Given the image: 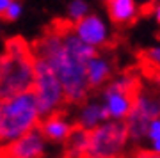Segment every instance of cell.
<instances>
[{
  "label": "cell",
  "instance_id": "obj_21",
  "mask_svg": "<svg viewBox=\"0 0 160 158\" xmlns=\"http://www.w3.org/2000/svg\"><path fill=\"white\" fill-rule=\"evenodd\" d=\"M153 18H155V22H157V25L160 27V2L155 6V9H153Z\"/></svg>",
  "mask_w": 160,
  "mask_h": 158
},
{
  "label": "cell",
  "instance_id": "obj_2",
  "mask_svg": "<svg viewBox=\"0 0 160 158\" xmlns=\"http://www.w3.org/2000/svg\"><path fill=\"white\" fill-rule=\"evenodd\" d=\"M34 61L32 46L23 37L6 41L0 53V101L32 89Z\"/></svg>",
  "mask_w": 160,
  "mask_h": 158
},
{
  "label": "cell",
  "instance_id": "obj_5",
  "mask_svg": "<svg viewBox=\"0 0 160 158\" xmlns=\"http://www.w3.org/2000/svg\"><path fill=\"white\" fill-rule=\"evenodd\" d=\"M30 92L34 94L41 119L48 117L52 114L62 112L64 105H66L64 91L57 75L41 59L34 61V84H32Z\"/></svg>",
  "mask_w": 160,
  "mask_h": 158
},
{
  "label": "cell",
  "instance_id": "obj_7",
  "mask_svg": "<svg viewBox=\"0 0 160 158\" xmlns=\"http://www.w3.org/2000/svg\"><path fill=\"white\" fill-rule=\"evenodd\" d=\"M160 117V94L157 91L139 87L137 94L133 98V105L125 119L126 130H128V139L135 144L146 139V128L149 121Z\"/></svg>",
  "mask_w": 160,
  "mask_h": 158
},
{
  "label": "cell",
  "instance_id": "obj_10",
  "mask_svg": "<svg viewBox=\"0 0 160 158\" xmlns=\"http://www.w3.org/2000/svg\"><path fill=\"white\" fill-rule=\"evenodd\" d=\"M38 130L46 142H55V144H64L73 133L75 124L69 121L62 112L52 114L48 117H43L39 121Z\"/></svg>",
  "mask_w": 160,
  "mask_h": 158
},
{
  "label": "cell",
  "instance_id": "obj_12",
  "mask_svg": "<svg viewBox=\"0 0 160 158\" xmlns=\"http://www.w3.org/2000/svg\"><path fill=\"white\" fill-rule=\"evenodd\" d=\"M105 121H109L107 112L103 108L100 100H87L82 105H78V112L75 116V128L80 130L91 131L94 128H98L100 124H103Z\"/></svg>",
  "mask_w": 160,
  "mask_h": 158
},
{
  "label": "cell",
  "instance_id": "obj_6",
  "mask_svg": "<svg viewBox=\"0 0 160 158\" xmlns=\"http://www.w3.org/2000/svg\"><path fill=\"white\" fill-rule=\"evenodd\" d=\"M128 130L125 121H105L89 131L86 158H121L128 146Z\"/></svg>",
  "mask_w": 160,
  "mask_h": 158
},
{
  "label": "cell",
  "instance_id": "obj_18",
  "mask_svg": "<svg viewBox=\"0 0 160 158\" xmlns=\"http://www.w3.org/2000/svg\"><path fill=\"white\" fill-rule=\"evenodd\" d=\"M146 139H148L149 142L158 141L160 139V117L149 121L148 128H146Z\"/></svg>",
  "mask_w": 160,
  "mask_h": 158
},
{
  "label": "cell",
  "instance_id": "obj_15",
  "mask_svg": "<svg viewBox=\"0 0 160 158\" xmlns=\"http://www.w3.org/2000/svg\"><path fill=\"white\" fill-rule=\"evenodd\" d=\"M89 4H87V0H69L68 2V7H66V22L69 25H73V23L80 22L82 18H86L89 14Z\"/></svg>",
  "mask_w": 160,
  "mask_h": 158
},
{
  "label": "cell",
  "instance_id": "obj_9",
  "mask_svg": "<svg viewBox=\"0 0 160 158\" xmlns=\"http://www.w3.org/2000/svg\"><path fill=\"white\" fill-rule=\"evenodd\" d=\"M45 153L46 141L38 128L6 146H0V158H43Z\"/></svg>",
  "mask_w": 160,
  "mask_h": 158
},
{
  "label": "cell",
  "instance_id": "obj_22",
  "mask_svg": "<svg viewBox=\"0 0 160 158\" xmlns=\"http://www.w3.org/2000/svg\"><path fill=\"white\" fill-rule=\"evenodd\" d=\"M149 151H153V153H160V139H158V141L149 142Z\"/></svg>",
  "mask_w": 160,
  "mask_h": 158
},
{
  "label": "cell",
  "instance_id": "obj_8",
  "mask_svg": "<svg viewBox=\"0 0 160 158\" xmlns=\"http://www.w3.org/2000/svg\"><path fill=\"white\" fill-rule=\"evenodd\" d=\"M71 28L82 43H86L87 46H91L98 52H100V48H105L110 43V28L100 14L89 12L86 18L73 23Z\"/></svg>",
  "mask_w": 160,
  "mask_h": 158
},
{
  "label": "cell",
  "instance_id": "obj_4",
  "mask_svg": "<svg viewBox=\"0 0 160 158\" xmlns=\"http://www.w3.org/2000/svg\"><path fill=\"white\" fill-rule=\"evenodd\" d=\"M141 82L137 75L119 73L114 75L110 82L102 91V105L107 112V117L112 121H125L133 105V98L137 94Z\"/></svg>",
  "mask_w": 160,
  "mask_h": 158
},
{
  "label": "cell",
  "instance_id": "obj_17",
  "mask_svg": "<svg viewBox=\"0 0 160 158\" xmlns=\"http://www.w3.org/2000/svg\"><path fill=\"white\" fill-rule=\"evenodd\" d=\"M144 61L151 64L153 68L160 69V46H149L148 50L144 52Z\"/></svg>",
  "mask_w": 160,
  "mask_h": 158
},
{
  "label": "cell",
  "instance_id": "obj_3",
  "mask_svg": "<svg viewBox=\"0 0 160 158\" xmlns=\"http://www.w3.org/2000/svg\"><path fill=\"white\" fill-rule=\"evenodd\" d=\"M41 116L32 92L0 101V146L16 141L39 126Z\"/></svg>",
  "mask_w": 160,
  "mask_h": 158
},
{
  "label": "cell",
  "instance_id": "obj_11",
  "mask_svg": "<svg viewBox=\"0 0 160 158\" xmlns=\"http://www.w3.org/2000/svg\"><path fill=\"white\" fill-rule=\"evenodd\" d=\"M114 77V61L109 55L98 52L91 61L86 64V78L89 89H103Z\"/></svg>",
  "mask_w": 160,
  "mask_h": 158
},
{
  "label": "cell",
  "instance_id": "obj_1",
  "mask_svg": "<svg viewBox=\"0 0 160 158\" xmlns=\"http://www.w3.org/2000/svg\"><path fill=\"white\" fill-rule=\"evenodd\" d=\"M30 46L36 59L45 61L57 75L68 105H82L89 100L91 89L86 78L87 62L78 59L64 46L59 22L46 28Z\"/></svg>",
  "mask_w": 160,
  "mask_h": 158
},
{
  "label": "cell",
  "instance_id": "obj_13",
  "mask_svg": "<svg viewBox=\"0 0 160 158\" xmlns=\"http://www.w3.org/2000/svg\"><path fill=\"white\" fill-rule=\"evenodd\" d=\"M107 14L110 22L119 27L132 25L139 18V4L137 0H107Z\"/></svg>",
  "mask_w": 160,
  "mask_h": 158
},
{
  "label": "cell",
  "instance_id": "obj_19",
  "mask_svg": "<svg viewBox=\"0 0 160 158\" xmlns=\"http://www.w3.org/2000/svg\"><path fill=\"white\" fill-rule=\"evenodd\" d=\"M135 158H160V153H153L149 149H139Z\"/></svg>",
  "mask_w": 160,
  "mask_h": 158
},
{
  "label": "cell",
  "instance_id": "obj_23",
  "mask_svg": "<svg viewBox=\"0 0 160 158\" xmlns=\"http://www.w3.org/2000/svg\"><path fill=\"white\" fill-rule=\"evenodd\" d=\"M105 2H107V0H105Z\"/></svg>",
  "mask_w": 160,
  "mask_h": 158
},
{
  "label": "cell",
  "instance_id": "obj_16",
  "mask_svg": "<svg viewBox=\"0 0 160 158\" xmlns=\"http://www.w3.org/2000/svg\"><path fill=\"white\" fill-rule=\"evenodd\" d=\"M23 14V4L22 0H12L11 6L7 7V11L4 12V16L2 20H6V22H16L20 20V16Z\"/></svg>",
  "mask_w": 160,
  "mask_h": 158
},
{
  "label": "cell",
  "instance_id": "obj_14",
  "mask_svg": "<svg viewBox=\"0 0 160 158\" xmlns=\"http://www.w3.org/2000/svg\"><path fill=\"white\" fill-rule=\"evenodd\" d=\"M87 139H89V131L75 128L69 139L64 142L66 144V158H86Z\"/></svg>",
  "mask_w": 160,
  "mask_h": 158
},
{
  "label": "cell",
  "instance_id": "obj_20",
  "mask_svg": "<svg viewBox=\"0 0 160 158\" xmlns=\"http://www.w3.org/2000/svg\"><path fill=\"white\" fill-rule=\"evenodd\" d=\"M12 0H0V20H2V16H4V12L7 11V7L11 6Z\"/></svg>",
  "mask_w": 160,
  "mask_h": 158
}]
</instances>
